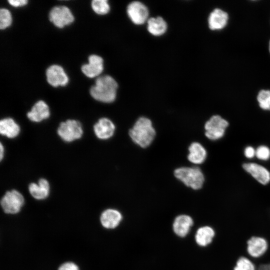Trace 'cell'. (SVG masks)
Instances as JSON below:
<instances>
[{
	"instance_id": "9a60e30c",
	"label": "cell",
	"mask_w": 270,
	"mask_h": 270,
	"mask_svg": "<svg viewBox=\"0 0 270 270\" xmlns=\"http://www.w3.org/2000/svg\"><path fill=\"white\" fill-rule=\"evenodd\" d=\"M48 106L42 100H38L27 113V117L34 122H40L48 118L50 116Z\"/></svg>"
},
{
	"instance_id": "4316f807",
	"label": "cell",
	"mask_w": 270,
	"mask_h": 270,
	"mask_svg": "<svg viewBox=\"0 0 270 270\" xmlns=\"http://www.w3.org/2000/svg\"><path fill=\"white\" fill-rule=\"evenodd\" d=\"M256 156L262 160H268L270 158V149L266 146H260L256 150Z\"/></svg>"
},
{
	"instance_id": "83f0119b",
	"label": "cell",
	"mask_w": 270,
	"mask_h": 270,
	"mask_svg": "<svg viewBox=\"0 0 270 270\" xmlns=\"http://www.w3.org/2000/svg\"><path fill=\"white\" fill-rule=\"evenodd\" d=\"M58 270H79L78 266L74 263L68 262L62 264Z\"/></svg>"
},
{
	"instance_id": "ba28073f",
	"label": "cell",
	"mask_w": 270,
	"mask_h": 270,
	"mask_svg": "<svg viewBox=\"0 0 270 270\" xmlns=\"http://www.w3.org/2000/svg\"><path fill=\"white\" fill-rule=\"evenodd\" d=\"M126 13L130 20L136 25L142 24L148 20V10L140 1L130 3L126 8Z\"/></svg>"
},
{
	"instance_id": "7402d4cb",
	"label": "cell",
	"mask_w": 270,
	"mask_h": 270,
	"mask_svg": "<svg viewBox=\"0 0 270 270\" xmlns=\"http://www.w3.org/2000/svg\"><path fill=\"white\" fill-rule=\"evenodd\" d=\"M20 132L19 126L12 118H6L0 120V132L1 134L12 138L17 136Z\"/></svg>"
},
{
	"instance_id": "cb8c5ba5",
	"label": "cell",
	"mask_w": 270,
	"mask_h": 270,
	"mask_svg": "<svg viewBox=\"0 0 270 270\" xmlns=\"http://www.w3.org/2000/svg\"><path fill=\"white\" fill-rule=\"evenodd\" d=\"M233 270H256V266L248 258L242 256L237 260Z\"/></svg>"
},
{
	"instance_id": "30bf717a",
	"label": "cell",
	"mask_w": 270,
	"mask_h": 270,
	"mask_svg": "<svg viewBox=\"0 0 270 270\" xmlns=\"http://www.w3.org/2000/svg\"><path fill=\"white\" fill-rule=\"evenodd\" d=\"M46 80L54 87L64 86L68 82V78L63 68L56 64L52 65L46 70Z\"/></svg>"
},
{
	"instance_id": "d6986e66",
	"label": "cell",
	"mask_w": 270,
	"mask_h": 270,
	"mask_svg": "<svg viewBox=\"0 0 270 270\" xmlns=\"http://www.w3.org/2000/svg\"><path fill=\"white\" fill-rule=\"evenodd\" d=\"M188 160L192 164H202L207 156L206 150L199 142H194L188 147Z\"/></svg>"
},
{
	"instance_id": "d4e9b609",
	"label": "cell",
	"mask_w": 270,
	"mask_h": 270,
	"mask_svg": "<svg viewBox=\"0 0 270 270\" xmlns=\"http://www.w3.org/2000/svg\"><path fill=\"white\" fill-rule=\"evenodd\" d=\"M260 108L264 110H270V90H261L257 96Z\"/></svg>"
},
{
	"instance_id": "7a4b0ae2",
	"label": "cell",
	"mask_w": 270,
	"mask_h": 270,
	"mask_svg": "<svg viewBox=\"0 0 270 270\" xmlns=\"http://www.w3.org/2000/svg\"><path fill=\"white\" fill-rule=\"evenodd\" d=\"M156 134L151 120L144 116L138 118L129 130V135L132 140L143 148L151 144Z\"/></svg>"
},
{
	"instance_id": "484cf974",
	"label": "cell",
	"mask_w": 270,
	"mask_h": 270,
	"mask_svg": "<svg viewBox=\"0 0 270 270\" xmlns=\"http://www.w3.org/2000/svg\"><path fill=\"white\" fill-rule=\"evenodd\" d=\"M12 18L10 11L6 8L0 10V28L4 30L12 24Z\"/></svg>"
},
{
	"instance_id": "e0dca14e",
	"label": "cell",
	"mask_w": 270,
	"mask_h": 270,
	"mask_svg": "<svg viewBox=\"0 0 270 270\" xmlns=\"http://www.w3.org/2000/svg\"><path fill=\"white\" fill-rule=\"evenodd\" d=\"M228 20V14L220 8H216L210 14L208 18L210 28L218 30L223 28Z\"/></svg>"
},
{
	"instance_id": "8fae6325",
	"label": "cell",
	"mask_w": 270,
	"mask_h": 270,
	"mask_svg": "<svg viewBox=\"0 0 270 270\" xmlns=\"http://www.w3.org/2000/svg\"><path fill=\"white\" fill-rule=\"evenodd\" d=\"M242 168L259 183L266 185L270 182V172L264 167L255 162L244 163Z\"/></svg>"
},
{
	"instance_id": "f546056e",
	"label": "cell",
	"mask_w": 270,
	"mask_h": 270,
	"mask_svg": "<svg viewBox=\"0 0 270 270\" xmlns=\"http://www.w3.org/2000/svg\"><path fill=\"white\" fill-rule=\"evenodd\" d=\"M8 3L14 7H20L24 6L28 3L26 0H8Z\"/></svg>"
},
{
	"instance_id": "1f68e13d",
	"label": "cell",
	"mask_w": 270,
	"mask_h": 270,
	"mask_svg": "<svg viewBox=\"0 0 270 270\" xmlns=\"http://www.w3.org/2000/svg\"><path fill=\"white\" fill-rule=\"evenodd\" d=\"M4 148L2 144H0V160H2L4 156Z\"/></svg>"
},
{
	"instance_id": "ffe728a7",
	"label": "cell",
	"mask_w": 270,
	"mask_h": 270,
	"mask_svg": "<svg viewBox=\"0 0 270 270\" xmlns=\"http://www.w3.org/2000/svg\"><path fill=\"white\" fill-rule=\"evenodd\" d=\"M30 194L36 200H44L48 197L50 192V185L48 180L41 178L38 184L31 183L28 186Z\"/></svg>"
},
{
	"instance_id": "44dd1931",
	"label": "cell",
	"mask_w": 270,
	"mask_h": 270,
	"mask_svg": "<svg viewBox=\"0 0 270 270\" xmlns=\"http://www.w3.org/2000/svg\"><path fill=\"white\" fill-rule=\"evenodd\" d=\"M167 28L166 22L160 16L150 18L147 21V30L152 36H162L166 32Z\"/></svg>"
},
{
	"instance_id": "f1b7e54d",
	"label": "cell",
	"mask_w": 270,
	"mask_h": 270,
	"mask_svg": "<svg viewBox=\"0 0 270 270\" xmlns=\"http://www.w3.org/2000/svg\"><path fill=\"white\" fill-rule=\"evenodd\" d=\"M244 154L246 158H252L256 156V150L252 146H248L244 149Z\"/></svg>"
},
{
	"instance_id": "5bb4252c",
	"label": "cell",
	"mask_w": 270,
	"mask_h": 270,
	"mask_svg": "<svg viewBox=\"0 0 270 270\" xmlns=\"http://www.w3.org/2000/svg\"><path fill=\"white\" fill-rule=\"evenodd\" d=\"M116 127L108 118H102L94 125V130L96 136L101 140H107L114 134Z\"/></svg>"
},
{
	"instance_id": "3957f363",
	"label": "cell",
	"mask_w": 270,
	"mask_h": 270,
	"mask_svg": "<svg viewBox=\"0 0 270 270\" xmlns=\"http://www.w3.org/2000/svg\"><path fill=\"white\" fill-rule=\"evenodd\" d=\"M174 175L186 186L193 190L200 189L204 183V177L198 167H181L176 169Z\"/></svg>"
},
{
	"instance_id": "8992f818",
	"label": "cell",
	"mask_w": 270,
	"mask_h": 270,
	"mask_svg": "<svg viewBox=\"0 0 270 270\" xmlns=\"http://www.w3.org/2000/svg\"><path fill=\"white\" fill-rule=\"evenodd\" d=\"M24 204V198L22 195L14 190L7 192L0 201L4 211L8 214L18 212Z\"/></svg>"
},
{
	"instance_id": "5b68a950",
	"label": "cell",
	"mask_w": 270,
	"mask_h": 270,
	"mask_svg": "<svg viewBox=\"0 0 270 270\" xmlns=\"http://www.w3.org/2000/svg\"><path fill=\"white\" fill-rule=\"evenodd\" d=\"M58 134L64 141L71 142L80 138L82 135L83 130L78 121L68 120L60 124Z\"/></svg>"
},
{
	"instance_id": "ac0fdd59",
	"label": "cell",
	"mask_w": 270,
	"mask_h": 270,
	"mask_svg": "<svg viewBox=\"0 0 270 270\" xmlns=\"http://www.w3.org/2000/svg\"><path fill=\"white\" fill-rule=\"evenodd\" d=\"M122 220V216L120 212L114 209H107L100 216V222L103 226L106 228H116Z\"/></svg>"
},
{
	"instance_id": "603a6c76",
	"label": "cell",
	"mask_w": 270,
	"mask_h": 270,
	"mask_svg": "<svg viewBox=\"0 0 270 270\" xmlns=\"http://www.w3.org/2000/svg\"><path fill=\"white\" fill-rule=\"evenodd\" d=\"M93 10L100 15L107 14L110 10V6L107 0H94L92 2Z\"/></svg>"
},
{
	"instance_id": "277c9868",
	"label": "cell",
	"mask_w": 270,
	"mask_h": 270,
	"mask_svg": "<svg viewBox=\"0 0 270 270\" xmlns=\"http://www.w3.org/2000/svg\"><path fill=\"white\" fill-rule=\"evenodd\" d=\"M228 126L226 120L220 116H213L205 123V136L210 140H218L223 137Z\"/></svg>"
},
{
	"instance_id": "6da1fadb",
	"label": "cell",
	"mask_w": 270,
	"mask_h": 270,
	"mask_svg": "<svg viewBox=\"0 0 270 270\" xmlns=\"http://www.w3.org/2000/svg\"><path fill=\"white\" fill-rule=\"evenodd\" d=\"M118 84L111 76L104 75L98 78L90 92L96 100L104 103L113 102L116 98Z\"/></svg>"
},
{
	"instance_id": "9c48e42d",
	"label": "cell",
	"mask_w": 270,
	"mask_h": 270,
	"mask_svg": "<svg viewBox=\"0 0 270 270\" xmlns=\"http://www.w3.org/2000/svg\"><path fill=\"white\" fill-rule=\"evenodd\" d=\"M247 252L250 259H256L262 256L268 251V243L262 236H252L247 241Z\"/></svg>"
},
{
	"instance_id": "4fadbf2b",
	"label": "cell",
	"mask_w": 270,
	"mask_h": 270,
	"mask_svg": "<svg viewBox=\"0 0 270 270\" xmlns=\"http://www.w3.org/2000/svg\"><path fill=\"white\" fill-rule=\"evenodd\" d=\"M216 235L214 229L210 226L198 227L195 234V242L200 248H206L213 242Z\"/></svg>"
},
{
	"instance_id": "d6a6232c",
	"label": "cell",
	"mask_w": 270,
	"mask_h": 270,
	"mask_svg": "<svg viewBox=\"0 0 270 270\" xmlns=\"http://www.w3.org/2000/svg\"><path fill=\"white\" fill-rule=\"evenodd\" d=\"M269 50H270V44H269Z\"/></svg>"
},
{
	"instance_id": "2e32d148",
	"label": "cell",
	"mask_w": 270,
	"mask_h": 270,
	"mask_svg": "<svg viewBox=\"0 0 270 270\" xmlns=\"http://www.w3.org/2000/svg\"><path fill=\"white\" fill-rule=\"evenodd\" d=\"M193 224L194 220L190 216L182 214L175 218L173 223V230L176 235L184 237L189 232Z\"/></svg>"
},
{
	"instance_id": "52a82bcc",
	"label": "cell",
	"mask_w": 270,
	"mask_h": 270,
	"mask_svg": "<svg viewBox=\"0 0 270 270\" xmlns=\"http://www.w3.org/2000/svg\"><path fill=\"white\" fill-rule=\"evenodd\" d=\"M49 20L58 28H62L74 21V16L70 10L66 6L54 7L50 12Z\"/></svg>"
},
{
	"instance_id": "4dcf8cb0",
	"label": "cell",
	"mask_w": 270,
	"mask_h": 270,
	"mask_svg": "<svg viewBox=\"0 0 270 270\" xmlns=\"http://www.w3.org/2000/svg\"><path fill=\"white\" fill-rule=\"evenodd\" d=\"M256 270H270V263L256 266Z\"/></svg>"
},
{
	"instance_id": "7c38bea8",
	"label": "cell",
	"mask_w": 270,
	"mask_h": 270,
	"mask_svg": "<svg viewBox=\"0 0 270 270\" xmlns=\"http://www.w3.org/2000/svg\"><path fill=\"white\" fill-rule=\"evenodd\" d=\"M82 72L88 77L92 78L99 76L104 70V60L96 54L88 57V63L82 66Z\"/></svg>"
}]
</instances>
